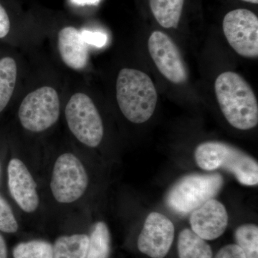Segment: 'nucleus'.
Returning <instances> with one entry per match:
<instances>
[{
    "mask_svg": "<svg viewBox=\"0 0 258 258\" xmlns=\"http://www.w3.org/2000/svg\"><path fill=\"white\" fill-rule=\"evenodd\" d=\"M215 91L220 109L234 128L249 130L258 123V103L249 83L240 75L227 71L219 75Z\"/></svg>",
    "mask_w": 258,
    "mask_h": 258,
    "instance_id": "obj_1",
    "label": "nucleus"
},
{
    "mask_svg": "<svg viewBox=\"0 0 258 258\" xmlns=\"http://www.w3.org/2000/svg\"><path fill=\"white\" fill-rule=\"evenodd\" d=\"M116 99L125 118L140 124L154 114L157 104V91L147 74L137 69H123L117 78Z\"/></svg>",
    "mask_w": 258,
    "mask_h": 258,
    "instance_id": "obj_2",
    "label": "nucleus"
},
{
    "mask_svg": "<svg viewBox=\"0 0 258 258\" xmlns=\"http://www.w3.org/2000/svg\"><path fill=\"white\" fill-rule=\"evenodd\" d=\"M195 160L205 171L225 169L242 184L254 186L258 183L257 162L240 149L220 142L200 144L195 152Z\"/></svg>",
    "mask_w": 258,
    "mask_h": 258,
    "instance_id": "obj_3",
    "label": "nucleus"
},
{
    "mask_svg": "<svg viewBox=\"0 0 258 258\" xmlns=\"http://www.w3.org/2000/svg\"><path fill=\"white\" fill-rule=\"evenodd\" d=\"M223 182L220 174H195L185 176L171 188L166 203L177 213L189 214L214 199L221 189Z\"/></svg>",
    "mask_w": 258,
    "mask_h": 258,
    "instance_id": "obj_4",
    "label": "nucleus"
},
{
    "mask_svg": "<svg viewBox=\"0 0 258 258\" xmlns=\"http://www.w3.org/2000/svg\"><path fill=\"white\" fill-rule=\"evenodd\" d=\"M89 178L79 158L64 153L56 159L50 179V190L56 201L70 204L78 201L86 192Z\"/></svg>",
    "mask_w": 258,
    "mask_h": 258,
    "instance_id": "obj_5",
    "label": "nucleus"
},
{
    "mask_svg": "<svg viewBox=\"0 0 258 258\" xmlns=\"http://www.w3.org/2000/svg\"><path fill=\"white\" fill-rule=\"evenodd\" d=\"M66 118L71 133L81 143L95 148L101 144L104 128L99 112L87 95L71 96L66 108Z\"/></svg>",
    "mask_w": 258,
    "mask_h": 258,
    "instance_id": "obj_6",
    "label": "nucleus"
},
{
    "mask_svg": "<svg viewBox=\"0 0 258 258\" xmlns=\"http://www.w3.org/2000/svg\"><path fill=\"white\" fill-rule=\"evenodd\" d=\"M60 111L57 91L50 86H43L25 97L19 108L18 117L24 128L40 133L55 124Z\"/></svg>",
    "mask_w": 258,
    "mask_h": 258,
    "instance_id": "obj_7",
    "label": "nucleus"
},
{
    "mask_svg": "<svg viewBox=\"0 0 258 258\" xmlns=\"http://www.w3.org/2000/svg\"><path fill=\"white\" fill-rule=\"evenodd\" d=\"M224 35L238 55L247 58L258 57V18L250 10L229 12L222 23Z\"/></svg>",
    "mask_w": 258,
    "mask_h": 258,
    "instance_id": "obj_8",
    "label": "nucleus"
},
{
    "mask_svg": "<svg viewBox=\"0 0 258 258\" xmlns=\"http://www.w3.org/2000/svg\"><path fill=\"white\" fill-rule=\"evenodd\" d=\"M148 49L159 72L168 81L181 84L187 81L186 64L179 47L164 32H153L148 40Z\"/></svg>",
    "mask_w": 258,
    "mask_h": 258,
    "instance_id": "obj_9",
    "label": "nucleus"
},
{
    "mask_svg": "<svg viewBox=\"0 0 258 258\" xmlns=\"http://www.w3.org/2000/svg\"><path fill=\"white\" fill-rule=\"evenodd\" d=\"M174 226L169 218L159 212L151 213L144 222L138 239V248L152 258H164L174 238Z\"/></svg>",
    "mask_w": 258,
    "mask_h": 258,
    "instance_id": "obj_10",
    "label": "nucleus"
},
{
    "mask_svg": "<svg viewBox=\"0 0 258 258\" xmlns=\"http://www.w3.org/2000/svg\"><path fill=\"white\" fill-rule=\"evenodd\" d=\"M8 187L12 198L24 212L36 211L40 203L37 184L23 161L13 158L8 167Z\"/></svg>",
    "mask_w": 258,
    "mask_h": 258,
    "instance_id": "obj_11",
    "label": "nucleus"
},
{
    "mask_svg": "<svg viewBox=\"0 0 258 258\" xmlns=\"http://www.w3.org/2000/svg\"><path fill=\"white\" fill-rule=\"evenodd\" d=\"M189 222L195 234L205 240H213L225 232L228 215L221 203L212 199L191 212Z\"/></svg>",
    "mask_w": 258,
    "mask_h": 258,
    "instance_id": "obj_12",
    "label": "nucleus"
},
{
    "mask_svg": "<svg viewBox=\"0 0 258 258\" xmlns=\"http://www.w3.org/2000/svg\"><path fill=\"white\" fill-rule=\"evenodd\" d=\"M57 46L61 58L70 69L79 71L87 66V44L81 32L74 27H66L59 32Z\"/></svg>",
    "mask_w": 258,
    "mask_h": 258,
    "instance_id": "obj_13",
    "label": "nucleus"
},
{
    "mask_svg": "<svg viewBox=\"0 0 258 258\" xmlns=\"http://www.w3.org/2000/svg\"><path fill=\"white\" fill-rule=\"evenodd\" d=\"M184 0H149L156 20L164 28H176L179 25Z\"/></svg>",
    "mask_w": 258,
    "mask_h": 258,
    "instance_id": "obj_14",
    "label": "nucleus"
},
{
    "mask_svg": "<svg viewBox=\"0 0 258 258\" xmlns=\"http://www.w3.org/2000/svg\"><path fill=\"white\" fill-rule=\"evenodd\" d=\"M178 253L179 258H212L210 244L190 229L180 232Z\"/></svg>",
    "mask_w": 258,
    "mask_h": 258,
    "instance_id": "obj_15",
    "label": "nucleus"
},
{
    "mask_svg": "<svg viewBox=\"0 0 258 258\" xmlns=\"http://www.w3.org/2000/svg\"><path fill=\"white\" fill-rule=\"evenodd\" d=\"M88 236L85 234L60 236L55 240L53 258H86Z\"/></svg>",
    "mask_w": 258,
    "mask_h": 258,
    "instance_id": "obj_16",
    "label": "nucleus"
},
{
    "mask_svg": "<svg viewBox=\"0 0 258 258\" xmlns=\"http://www.w3.org/2000/svg\"><path fill=\"white\" fill-rule=\"evenodd\" d=\"M18 77V66L13 57L0 59V113L13 96Z\"/></svg>",
    "mask_w": 258,
    "mask_h": 258,
    "instance_id": "obj_17",
    "label": "nucleus"
},
{
    "mask_svg": "<svg viewBox=\"0 0 258 258\" xmlns=\"http://www.w3.org/2000/svg\"><path fill=\"white\" fill-rule=\"evenodd\" d=\"M111 249V236L106 224L98 222L88 237L86 258H108Z\"/></svg>",
    "mask_w": 258,
    "mask_h": 258,
    "instance_id": "obj_18",
    "label": "nucleus"
},
{
    "mask_svg": "<svg viewBox=\"0 0 258 258\" xmlns=\"http://www.w3.org/2000/svg\"><path fill=\"white\" fill-rule=\"evenodd\" d=\"M14 258H53L52 244L44 240L20 242L13 250Z\"/></svg>",
    "mask_w": 258,
    "mask_h": 258,
    "instance_id": "obj_19",
    "label": "nucleus"
},
{
    "mask_svg": "<svg viewBox=\"0 0 258 258\" xmlns=\"http://www.w3.org/2000/svg\"><path fill=\"white\" fill-rule=\"evenodd\" d=\"M237 245L247 258H258V227L254 225L240 226L235 232Z\"/></svg>",
    "mask_w": 258,
    "mask_h": 258,
    "instance_id": "obj_20",
    "label": "nucleus"
},
{
    "mask_svg": "<svg viewBox=\"0 0 258 258\" xmlns=\"http://www.w3.org/2000/svg\"><path fill=\"white\" fill-rule=\"evenodd\" d=\"M18 222L9 203L0 195V231L5 233H15L18 230Z\"/></svg>",
    "mask_w": 258,
    "mask_h": 258,
    "instance_id": "obj_21",
    "label": "nucleus"
},
{
    "mask_svg": "<svg viewBox=\"0 0 258 258\" xmlns=\"http://www.w3.org/2000/svg\"><path fill=\"white\" fill-rule=\"evenodd\" d=\"M215 258H247L237 244H228L222 247Z\"/></svg>",
    "mask_w": 258,
    "mask_h": 258,
    "instance_id": "obj_22",
    "label": "nucleus"
},
{
    "mask_svg": "<svg viewBox=\"0 0 258 258\" xmlns=\"http://www.w3.org/2000/svg\"><path fill=\"white\" fill-rule=\"evenodd\" d=\"M10 20L8 13L0 5V39L5 38L9 34Z\"/></svg>",
    "mask_w": 258,
    "mask_h": 258,
    "instance_id": "obj_23",
    "label": "nucleus"
},
{
    "mask_svg": "<svg viewBox=\"0 0 258 258\" xmlns=\"http://www.w3.org/2000/svg\"><path fill=\"white\" fill-rule=\"evenodd\" d=\"M0 258H8V247L4 237L0 234Z\"/></svg>",
    "mask_w": 258,
    "mask_h": 258,
    "instance_id": "obj_24",
    "label": "nucleus"
},
{
    "mask_svg": "<svg viewBox=\"0 0 258 258\" xmlns=\"http://www.w3.org/2000/svg\"><path fill=\"white\" fill-rule=\"evenodd\" d=\"M74 3L78 5L95 4L99 2V0H72Z\"/></svg>",
    "mask_w": 258,
    "mask_h": 258,
    "instance_id": "obj_25",
    "label": "nucleus"
},
{
    "mask_svg": "<svg viewBox=\"0 0 258 258\" xmlns=\"http://www.w3.org/2000/svg\"><path fill=\"white\" fill-rule=\"evenodd\" d=\"M242 1L252 3V4H258V0H242Z\"/></svg>",
    "mask_w": 258,
    "mask_h": 258,
    "instance_id": "obj_26",
    "label": "nucleus"
}]
</instances>
